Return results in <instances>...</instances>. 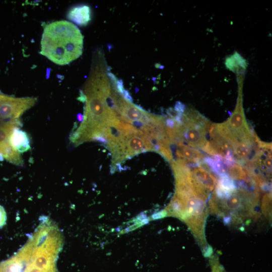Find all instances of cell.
<instances>
[{"label": "cell", "instance_id": "obj_1", "mask_svg": "<svg viewBox=\"0 0 272 272\" xmlns=\"http://www.w3.org/2000/svg\"><path fill=\"white\" fill-rule=\"evenodd\" d=\"M105 66L102 54L97 52L93 59L84 91H81L86 102L83 120L70 136V140L76 146L102 136L108 120L115 115L106 102L111 88Z\"/></svg>", "mask_w": 272, "mask_h": 272}, {"label": "cell", "instance_id": "obj_2", "mask_svg": "<svg viewBox=\"0 0 272 272\" xmlns=\"http://www.w3.org/2000/svg\"><path fill=\"white\" fill-rule=\"evenodd\" d=\"M83 36L74 24L65 20L46 25L41 40L40 53L58 65H66L83 52Z\"/></svg>", "mask_w": 272, "mask_h": 272}, {"label": "cell", "instance_id": "obj_3", "mask_svg": "<svg viewBox=\"0 0 272 272\" xmlns=\"http://www.w3.org/2000/svg\"><path fill=\"white\" fill-rule=\"evenodd\" d=\"M36 102L34 97L16 98L0 94V121L18 119Z\"/></svg>", "mask_w": 272, "mask_h": 272}, {"label": "cell", "instance_id": "obj_4", "mask_svg": "<svg viewBox=\"0 0 272 272\" xmlns=\"http://www.w3.org/2000/svg\"><path fill=\"white\" fill-rule=\"evenodd\" d=\"M20 125L18 119L0 123V158L17 165L23 164L22 159L20 154L11 146L10 137L14 128Z\"/></svg>", "mask_w": 272, "mask_h": 272}, {"label": "cell", "instance_id": "obj_5", "mask_svg": "<svg viewBox=\"0 0 272 272\" xmlns=\"http://www.w3.org/2000/svg\"><path fill=\"white\" fill-rule=\"evenodd\" d=\"M67 17L79 26H86L91 20V9L85 5L74 7L69 11Z\"/></svg>", "mask_w": 272, "mask_h": 272}, {"label": "cell", "instance_id": "obj_6", "mask_svg": "<svg viewBox=\"0 0 272 272\" xmlns=\"http://www.w3.org/2000/svg\"><path fill=\"white\" fill-rule=\"evenodd\" d=\"M11 146L18 153H24L30 149V141L27 133L17 127L10 137Z\"/></svg>", "mask_w": 272, "mask_h": 272}, {"label": "cell", "instance_id": "obj_7", "mask_svg": "<svg viewBox=\"0 0 272 272\" xmlns=\"http://www.w3.org/2000/svg\"><path fill=\"white\" fill-rule=\"evenodd\" d=\"M147 138L134 135L126 139L124 148L125 159L131 158L139 153L147 152L145 147V139Z\"/></svg>", "mask_w": 272, "mask_h": 272}, {"label": "cell", "instance_id": "obj_8", "mask_svg": "<svg viewBox=\"0 0 272 272\" xmlns=\"http://www.w3.org/2000/svg\"><path fill=\"white\" fill-rule=\"evenodd\" d=\"M175 144L178 146L175 152L178 159H184L199 163L202 159L203 156L200 152L187 146L183 144V142H178Z\"/></svg>", "mask_w": 272, "mask_h": 272}, {"label": "cell", "instance_id": "obj_9", "mask_svg": "<svg viewBox=\"0 0 272 272\" xmlns=\"http://www.w3.org/2000/svg\"><path fill=\"white\" fill-rule=\"evenodd\" d=\"M194 179L207 190H212L215 186L216 179L214 176L201 167L194 168L191 171Z\"/></svg>", "mask_w": 272, "mask_h": 272}, {"label": "cell", "instance_id": "obj_10", "mask_svg": "<svg viewBox=\"0 0 272 272\" xmlns=\"http://www.w3.org/2000/svg\"><path fill=\"white\" fill-rule=\"evenodd\" d=\"M254 143L239 142L233 145V152L235 158L246 160L250 157L252 152Z\"/></svg>", "mask_w": 272, "mask_h": 272}, {"label": "cell", "instance_id": "obj_11", "mask_svg": "<svg viewBox=\"0 0 272 272\" xmlns=\"http://www.w3.org/2000/svg\"><path fill=\"white\" fill-rule=\"evenodd\" d=\"M225 202L228 208L230 209L238 208L241 204V199L239 195L234 194L231 195Z\"/></svg>", "mask_w": 272, "mask_h": 272}, {"label": "cell", "instance_id": "obj_12", "mask_svg": "<svg viewBox=\"0 0 272 272\" xmlns=\"http://www.w3.org/2000/svg\"><path fill=\"white\" fill-rule=\"evenodd\" d=\"M7 221V214L4 208L0 205V229L6 224Z\"/></svg>", "mask_w": 272, "mask_h": 272}, {"label": "cell", "instance_id": "obj_13", "mask_svg": "<svg viewBox=\"0 0 272 272\" xmlns=\"http://www.w3.org/2000/svg\"><path fill=\"white\" fill-rule=\"evenodd\" d=\"M116 91L122 94L124 90L123 82L122 79L117 80L116 83L113 85Z\"/></svg>", "mask_w": 272, "mask_h": 272}, {"label": "cell", "instance_id": "obj_14", "mask_svg": "<svg viewBox=\"0 0 272 272\" xmlns=\"http://www.w3.org/2000/svg\"><path fill=\"white\" fill-rule=\"evenodd\" d=\"M174 110L177 112L183 113L185 110V106L181 102L177 101L175 103Z\"/></svg>", "mask_w": 272, "mask_h": 272}, {"label": "cell", "instance_id": "obj_15", "mask_svg": "<svg viewBox=\"0 0 272 272\" xmlns=\"http://www.w3.org/2000/svg\"><path fill=\"white\" fill-rule=\"evenodd\" d=\"M177 123L174 121V120L171 118H168L165 120V125L168 128H174L176 127Z\"/></svg>", "mask_w": 272, "mask_h": 272}, {"label": "cell", "instance_id": "obj_16", "mask_svg": "<svg viewBox=\"0 0 272 272\" xmlns=\"http://www.w3.org/2000/svg\"><path fill=\"white\" fill-rule=\"evenodd\" d=\"M212 266L213 272H225L222 266L217 261H212Z\"/></svg>", "mask_w": 272, "mask_h": 272}, {"label": "cell", "instance_id": "obj_17", "mask_svg": "<svg viewBox=\"0 0 272 272\" xmlns=\"http://www.w3.org/2000/svg\"><path fill=\"white\" fill-rule=\"evenodd\" d=\"M121 96L126 101L132 103L133 99L128 90L124 89Z\"/></svg>", "mask_w": 272, "mask_h": 272}, {"label": "cell", "instance_id": "obj_18", "mask_svg": "<svg viewBox=\"0 0 272 272\" xmlns=\"http://www.w3.org/2000/svg\"><path fill=\"white\" fill-rule=\"evenodd\" d=\"M167 214V212L166 211H163L161 212L160 213H158L155 215H154L152 216V218L153 219H157L159 218H162L163 217H165Z\"/></svg>", "mask_w": 272, "mask_h": 272}, {"label": "cell", "instance_id": "obj_19", "mask_svg": "<svg viewBox=\"0 0 272 272\" xmlns=\"http://www.w3.org/2000/svg\"><path fill=\"white\" fill-rule=\"evenodd\" d=\"M107 76L111 80L112 84L114 85L117 81L116 76L111 72H107Z\"/></svg>", "mask_w": 272, "mask_h": 272}, {"label": "cell", "instance_id": "obj_20", "mask_svg": "<svg viewBox=\"0 0 272 272\" xmlns=\"http://www.w3.org/2000/svg\"><path fill=\"white\" fill-rule=\"evenodd\" d=\"M77 118L79 121L82 122L83 120V115H82L81 114H79L77 116Z\"/></svg>", "mask_w": 272, "mask_h": 272}]
</instances>
